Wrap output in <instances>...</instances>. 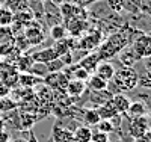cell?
I'll use <instances>...</instances> for the list:
<instances>
[{
    "label": "cell",
    "instance_id": "cb8c5ba5",
    "mask_svg": "<svg viewBox=\"0 0 151 142\" xmlns=\"http://www.w3.org/2000/svg\"><path fill=\"white\" fill-rule=\"evenodd\" d=\"M83 118H85V123H86L85 125H88V127H94V125H97L98 121L101 120L95 107H94V109H86V110L83 112Z\"/></svg>",
    "mask_w": 151,
    "mask_h": 142
},
{
    "label": "cell",
    "instance_id": "d590c367",
    "mask_svg": "<svg viewBox=\"0 0 151 142\" xmlns=\"http://www.w3.org/2000/svg\"><path fill=\"white\" fill-rule=\"evenodd\" d=\"M14 40V35L11 32V27H0V44Z\"/></svg>",
    "mask_w": 151,
    "mask_h": 142
},
{
    "label": "cell",
    "instance_id": "277c9868",
    "mask_svg": "<svg viewBox=\"0 0 151 142\" xmlns=\"http://www.w3.org/2000/svg\"><path fill=\"white\" fill-rule=\"evenodd\" d=\"M68 80H70V77L67 73L58 71V73H48L42 79V83L50 89H55V91H59V92H65Z\"/></svg>",
    "mask_w": 151,
    "mask_h": 142
},
{
    "label": "cell",
    "instance_id": "d4e9b609",
    "mask_svg": "<svg viewBox=\"0 0 151 142\" xmlns=\"http://www.w3.org/2000/svg\"><path fill=\"white\" fill-rule=\"evenodd\" d=\"M8 9H11L12 12H20L23 9L29 8V0H5V5Z\"/></svg>",
    "mask_w": 151,
    "mask_h": 142
},
{
    "label": "cell",
    "instance_id": "603a6c76",
    "mask_svg": "<svg viewBox=\"0 0 151 142\" xmlns=\"http://www.w3.org/2000/svg\"><path fill=\"white\" fill-rule=\"evenodd\" d=\"M14 21V12L6 6H0V27H9Z\"/></svg>",
    "mask_w": 151,
    "mask_h": 142
},
{
    "label": "cell",
    "instance_id": "9c48e42d",
    "mask_svg": "<svg viewBox=\"0 0 151 142\" xmlns=\"http://www.w3.org/2000/svg\"><path fill=\"white\" fill-rule=\"evenodd\" d=\"M52 141L53 142H76L73 136V130L60 125L59 123L55 124L52 128Z\"/></svg>",
    "mask_w": 151,
    "mask_h": 142
},
{
    "label": "cell",
    "instance_id": "5b68a950",
    "mask_svg": "<svg viewBox=\"0 0 151 142\" xmlns=\"http://www.w3.org/2000/svg\"><path fill=\"white\" fill-rule=\"evenodd\" d=\"M23 35L26 36V40L30 45H38V44H41L44 41V30L40 24H38L35 20L29 21L26 26H24V29H23Z\"/></svg>",
    "mask_w": 151,
    "mask_h": 142
},
{
    "label": "cell",
    "instance_id": "6da1fadb",
    "mask_svg": "<svg viewBox=\"0 0 151 142\" xmlns=\"http://www.w3.org/2000/svg\"><path fill=\"white\" fill-rule=\"evenodd\" d=\"M133 38H134V30L129 24H125L118 32L112 33L103 44L98 45L97 55L100 61H107V59L115 58L121 50H124L125 47H129L132 44Z\"/></svg>",
    "mask_w": 151,
    "mask_h": 142
},
{
    "label": "cell",
    "instance_id": "7bdbcfd3",
    "mask_svg": "<svg viewBox=\"0 0 151 142\" xmlns=\"http://www.w3.org/2000/svg\"><path fill=\"white\" fill-rule=\"evenodd\" d=\"M3 5V0H0V6H2Z\"/></svg>",
    "mask_w": 151,
    "mask_h": 142
},
{
    "label": "cell",
    "instance_id": "e0dca14e",
    "mask_svg": "<svg viewBox=\"0 0 151 142\" xmlns=\"http://www.w3.org/2000/svg\"><path fill=\"white\" fill-rule=\"evenodd\" d=\"M73 136L76 142H91L92 128L88 125H77L73 132Z\"/></svg>",
    "mask_w": 151,
    "mask_h": 142
},
{
    "label": "cell",
    "instance_id": "e575fe53",
    "mask_svg": "<svg viewBox=\"0 0 151 142\" xmlns=\"http://www.w3.org/2000/svg\"><path fill=\"white\" fill-rule=\"evenodd\" d=\"M110 138L107 133L104 132H98V130H92V136H91V142H109Z\"/></svg>",
    "mask_w": 151,
    "mask_h": 142
},
{
    "label": "cell",
    "instance_id": "4316f807",
    "mask_svg": "<svg viewBox=\"0 0 151 142\" xmlns=\"http://www.w3.org/2000/svg\"><path fill=\"white\" fill-rule=\"evenodd\" d=\"M67 29H65V26L64 24H55L50 27V36L53 38L55 41H59V40H64V38H67Z\"/></svg>",
    "mask_w": 151,
    "mask_h": 142
},
{
    "label": "cell",
    "instance_id": "ac0fdd59",
    "mask_svg": "<svg viewBox=\"0 0 151 142\" xmlns=\"http://www.w3.org/2000/svg\"><path fill=\"white\" fill-rule=\"evenodd\" d=\"M145 112H147V107L144 103L141 101H134V103H130V106L127 109L124 115H127L129 120H133V118H139V117H145Z\"/></svg>",
    "mask_w": 151,
    "mask_h": 142
},
{
    "label": "cell",
    "instance_id": "30bf717a",
    "mask_svg": "<svg viewBox=\"0 0 151 142\" xmlns=\"http://www.w3.org/2000/svg\"><path fill=\"white\" fill-rule=\"evenodd\" d=\"M58 58H59V55L56 53L53 45L47 47V48H42V50H40V51H36V53L32 55L33 62H40V63H48V62H52Z\"/></svg>",
    "mask_w": 151,
    "mask_h": 142
},
{
    "label": "cell",
    "instance_id": "b9f144b4",
    "mask_svg": "<svg viewBox=\"0 0 151 142\" xmlns=\"http://www.w3.org/2000/svg\"><path fill=\"white\" fill-rule=\"evenodd\" d=\"M3 127H5V123L2 121V118H0V132H2V130H3Z\"/></svg>",
    "mask_w": 151,
    "mask_h": 142
},
{
    "label": "cell",
    "instance_id": "60d3db41",
    "mask_svg": "<svg viewBox=\"0 0 151 142\" xmlns=\"http://www.w3.org/2000/svg\"><path fill=\"white\" fill-rule=\"evenodd\" d=\"M11 142H27V139H24V138H17V139L11 141Z\"/></svg>",
    "mask_w": 151,
    "mask_h": 142
},
{
    "label": "cell",
    "instance_id": "f35d334b",
    "mask_svg": "<svg viewBox=\"0 0 151 142\" xmlns=\"http://www.w3.org/2000/svg\"><path fill=\"white\" fill-rule=\"evenodd\" d=\"M9 141H11V136L8 132H5V130L0 132V142H9Z\"/></svg>",
    "mask_w": 151,
    "mask_h": 142
},
{
    "label": "cell",
    "instance_id": "8fae6325",
    "mask_svg": "<svg viewBox=\"0 0 151 142\" xmlns=\"http://www.w3.org/2000/svg\"><path fill=\"white\" fill-rule=\"evenodd\" d=\"M85 91H86V82L76 80V79H70L68 85L65 88V94L68 97H76V98L82 97L85 94Z\"/></svg>",
    "mask_w": 151,
    "mask_h": 142
},
{
    "label": "cell",
    "instance_id": "7402d4cb",
    "mask_svg": "<svg viewBox=\"0 0 151 142\" xmlns=\"http://www.w3.org/2000/svg\"><path fill=\"white\" fill-rule=\"evenodd\" d=\"M15 62H17V70L20 73H29V70L35 63L33 59H32V55H23V53L18 56V59Z\"/></svg>",
    "mask_w": 151,
    "mask_h": 142
},
{
    "label": "cell",
    "instance_id": "8d00e7d4",
    "mask_svg": "<svg viewBox=\"0 0 151 142\" xmlns=\"http://www.w3.org/2000/svg\"><path fill=\"white\" fill-rule=\"evenodd\" d=\"M136 142H151V130H148V132H145L141 138H137V139H134Z\"/></svg>",
    "mask_w": 151,
    "mask_h": 142
},
{
    "label": "cell",
    "instance_id": "5bb4252c",
    "mask_svg": "<svg viewBox=\"0 0 151 142\" xmlns=\"http://www.w3.org/2000/svg\"><path fill=\"white\" fill-rule=\"evenodd\" d=\"M98 63H100V58H98L97 53H88L85 58H82L79 61V65L82 68H85L89 74H94L95 73V68H97Z\"/></svg>",
    "mask_w": 151,
    "mask_h": 142
},
{
    "label": "cell",
    "instance_id": "74e56055",
    "mask_svg": "<svg viewBox=\"0 0 151 142\" xmlns=\"http://www.w3.org/2000/svg\"><path fill=\"white\" fill-rule=\"evenodd\" d=\"M9 92H11V88H8L6 85H3L2 82H0V97L5 98V97H6Z\"/></svg>",
    "mask_w": 151,
    "mask_h": 142
},
{
    "label": "cell",
    "instance_id": "d6986e66",
    "mask_svg": "<svg viewBox=\"0 0 151 142\" xmlns=\"http://www.w3.org/2000/svg\"><path fill=\"white\" fill-rule=\"evenodd\" d=\"M116 56H119V62L122 63V67H133L134 62L137 61L130 47H125L124 50H121Z\"/></svg>",
    "mask_w": 151,
    "mask_h": 142
},
{
    "label": "cell",
    "instance_id": "9a60e30c",
    "mask_svg": "<svg viewBox=\"0 0 151 142\" xmlns=\"http://www.w3.org/2000/svg\"><path fill=\"white\" fill-rule=\"evenodd\" d=\"M112 97H113V92L107 91V89H103V91H92L91 97H89V101L92 103L95 107H98V106L104 105V103L110 101Z\"/></svg>",
    "mask_w": 151,
    "mask_h": 142
},
{
    "label": "cell",
    "instance_id": "4dcf8cb0",
    "mask_svg": "<svg viewBox=\"0 0 151 142\" xmlns=\"http://www.w3.org/2000/svg\"><path fill=\"white\" fill-rule=\"evenodd\" d=\"M137 85L142 88H147V89H151V71L150 70L144 71L142 74H137Z\"/></svg>",
    "mask_w": 151,
    "mask_h": 142
},
{
    "label": "cell",
    "instance_id": "ba28073f",
    "mask_svg": "<svg viewBox=\"0 0 151 142\" xmlns=\"http://www.w3.org/2000/svg\"><path fill=\"white\" fill-rule=\"evenodd\" d=\"M148 130H150V124L147 121V117H139V118L130 120L129 132H130L132 138L137 139V138H141L145 132H148Z\"/></svg>",
    "mask_w": 151,
    "mask_h": 142
},
{
    "label": "cell",
    "instance_id": "52a82bcc",
    "mask_svg": "<svg viewBox=\"0 0 151 142\" xmlns=\"http://www.w3.org/2000/svg\"><path fill=\"white\" fill-rule=\"evenodd\" d=\"M65 21V29L67 33L71 36H82V33L88 29V23L85 18H68Z\"/></svg>",
    "mask_w": 151,
    "mask_h": 142
},
{
    "label": "cell",
    "instance_id": "7c38bea8",
    "mask_svg": "<svg viewBox=\"0 0 151 142\" xmlns=\"http://www.w3.org/2000/svg\"><path fill=\"white\" fill-rule=\"evenodd\" d=\"M94 74H97L98 77H101V79L106 80V82H110L113 74H115V67H113V63L109 62V61H100V63L97 65Z\"/></svg>",
    "mask_w": 151,
    "mask_h": 142
},
{
    "label": "cell",
    "instance_id": "ffe728a7",
    "mask_svg": "<svg viewBox=\"0 0 151 142\" xmlns=\"http://www.w3.org/2000/svg\"><path fill=\"white\" fill-rule=\"evenodd\" d=\"M107 86H109V82L103 80L97 74L89 76V79H88V88L91 91H103V89H107Z\"/></svg>",
    "mask_w": 151,
    "mask_h": 142
},
{
    "label": "cell",
    "instance_id": "44dd1931",
    "mask_svg": "<svg viewBox=\"0 0 151 142\" xmlns=\"http://www.w3.org/2000/svg\"><path fill=\"white\" fill-rule=\"evenodd\" d=\"M95 109H97V112H98V115H100V118H101V120H110L112 117H115V115L118 113V112L115 110V107H113L112 101H107V103H104V105L98 106V107H95ZM119 115H121V113H119Z\"/></svg>",
    "mask_w": 151,
    "mask_h": 142
},
{
    "label": "cell",
    "instance_id": "f1b7e54d",
    "mask_svg": "<svg viewBox=\"0 0 151 142\" xmlns=\"http://www.w3.org/2000/svg\"><path fill=\"white\" fill-rule=\"evenodd\" d=\"M89 73H88L85 68H82L79 63L77 65H74L73 67V79H76V80H82V82H86L88 79H89Z\"/></svg>",
    "mask_w": 151,
    "mask_h": 142
},
{
    "label": "cell",
    "instance_id": "f546056e",
    "mask_svg": "<svg viewBox=\"0 0 151 142\" xmlns=\"http://www.w3.org/2000/svg\"><path fill=\"white\" fill-rule=\"evenodd\" d=\"M29 73H30V74H35V76H38V77H41V79H44V77L48 74V70H47L45 63L35 62L33 65H32V68L29 70Z\"/></svg>",
    "mask_w": 151,
    "mask_h": 142
},
{
    "label": "cell",
    "instance_id": "83f0119b",
    "mask_svg": "<svg viewBox=\"0 0 151 142\" xmlns=\"http://www.w3.org/2000/svg\"><path fill=\"white\" fill-rule=\"evenodd\" d=\"M106 5L113 14H121L125 9V0H106Z\"/></svg>",
    "mask_w": 151,
    "mask_h": 142
},
{
    "label": "cell",
    "instance_id": "2e32d148",
    "mask_svg": "<svg viewBox=\"0 0 151 142\" xmlns=\"http://www.w3.org/2000/svg\"><path fill=\"white\" fill-rule=\"evenodd\" d=\"M18 83L23 88H33L36 85H41L42 79L35 76V74H30V73H20L18 74Z\"/></svg>",
    "mask_w": 151,
    "mask_h": 142
},
{
    "label": "cell",
    "instance_id": "d6a6232c",
    "mask_svg": "<svg viewBox=\"0 0 151 142\" xmlns=\"http://www.w3.org/2000/svg\"><path fill=\"white\" fill-rule=\"evenodd\" d=\"M45 65H47L48 73H58V71H62V70L65 68V63L60 61V58H58V59H55V61H52V62L45 63Z\"/></svg>",
    "mask_w": 151,
    "mask_h": 142
},
{
    "label": "cell",
    "instance_id": "484cf974",
    "mask_svg": "<svg viewBox=\"0 0 151 142\" xmlns=\"http://www.w3.org/2000/svg\"><path fill=\"white\" fill-rule=\"evenodd\" d=\"M18 74H20V73H17V70L3 71V74H2V83L6 85L8 88H11L12 85L18 83Z\"/></svg>",
    "mask_w": 151,
    "mask_h": 142
},
{
    "label": "cell",
    "instance_id": "ab89813d",
    "mask_svg": "<svg viewBox=\"0 0 151 142\" xmlns=\"http://www.w3.org/2000/svg\"><path fill=\"white\" fill-rule=\"evenodd\" d=\"M27 142H40V141H38V138L35 136V133L30 130L29 132V139H27Z\"/></svg>",
    "mask_w": 151,
    "mask_h": 142
},
{
    "label": "cell",
    "instance_id": "7a4b0ae2",
    "mask_svg": "<svg viewBox=\"0 0 151 142\" xmlns=\"http://www.w3.org/2000/svg\"><path fill=\"white\" fill-rule=\"evenodd\" d=\"M112 82L119 92L132 91L137 86V71L133 67H122L121 70H115Z\"/></svg>",
    "mask_w": 151,
    "mask_h": 142
},
{
    "label": "cell",
    "instance_id": "4fadbf2b",
    "mask_svg": "<svg viewBox=\"0 0 151 142\" xmlns=\"http://www.w3.org/2000/svg\"><path fill=\"white\" fill-rule=\"evenodd\" d=\"M112 105H113V107H115V110L118 112V113H121V115H124L125 112H127V109H129V106H130V98L127 97V95H124L122 92H118V94H113V97H112Z\"/></svg>",
    "mask_w": 151,
    "mask_h": 142
},
{
    "label": "cell",
    "instance_id": "1f68e13d",
    "mask_svg": "<svg viewBox=\"0 0 151 142\" xmlns=\"http://www.w3.org/2000/svg\"><path fill=\"white\" fill-rule=\"evenodd\" d=\"M130 2L134 3V6L139 11L145 12L147 15L151 17V0H130Z\"/></svg>",
    "mask_w": 151,
    "mask_h": 142
},
{
    "label": "cell",
    "instance_id": "836d02e7",
    "mask_svg": "<svg viewBox=\"0 0 151 142\" xmlns=\"http://www.w3.org/2000/svg\"><path fill=\"white\" fill-rule=\"evenodd\" d=\"M97 130L98 132H104V133H112L115 128H113V125L110 124V121L109 120H100L98 121V124H97Z\"/></svg>",
    "mask_w": 151,
    "mask_h": 142
},
{
    "label": "cell",
    "instance_id": "8992f818",
    "mask_svg": "<svg viewBox=\"0 0 151 142\" xmlns=\"http://www.w3.org/2000/svg\"><path fill=\"white\" fill-rule=\"evenodd\" d=\"M101 44V32L100 30H92L86 35H82L80 41L77 44V48L80 50H94Z\"/></svg>",
    "mask_w": 151,
    "mask_h": 142
},
{
    "label": "cell",
    "instance_id": "3957f363",
    "mask_svg": "<svg viewBox=\"0 0 151 142\" xmlns=\"http://www.w3.org/2000/svg\"><path fill=\"white\" fill-rule=\"evenodd\" d=\"M130 48L137 61L151 58V33H139L130 44Z\"/></svg>",
    "mask_w": 151,
    "mask_h": 142
}]
</instances>
